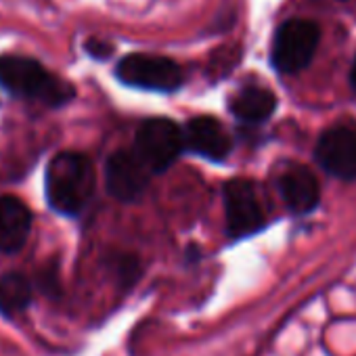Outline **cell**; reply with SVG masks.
Listing matches in <instances>:
<instances>
[{
	"label": "cell",
	"instance_id": "obj_1",
	"mask_svg": "<svg viewBox=\"0 0 356 356\" xmlns=\"http://www.w3.org/2000/svg\"><path fill=\"white\" fill-rule=\"evenodd\" d=\"M95 185V165L84 153L61 151L47 165V200L51 208L63 216H78L84 212L92 200Z\"/></svg>",
	"mask_w": 356,
	"mask_h": 356
},
{
	"label": "cell",
	"instance_id": "obj_2",
	"mask_svg": "<svg viewBox=\"0 0 356 356\" xmlns=\"http://www.w3.org/2000/svg\"><path fill=\"white\" fill-rule=\"evenodd\" d=\"M0 86L13 97L61 107L74 99V86L51 74L40 61L22 55L0 57Z\"/></svg>",
	"mask_w": 356,
	"mask_h": 356
},
{
	"label": "cell",
	"instance_id": "obj_3",
	"mask_svg": "<svg viewBox=\"0 0 356 356\" xmlns=\"http://www.w3.org/2000/svg\"><path fill=\"white\" fill-rule=\"evenodd\" d=\"M321 42V28L310 19H287L273 38L270 61L281 74H300L310 65Z\"/></svg>",
	"mask_w": 356,
	"mask_h": 356
},
{
	"label": "cell",
	"instance_id": "obj_4",
	"mask_svg": "<svg viewBox=\"0 0 356 356\" xmlns=\"http://www.w3.org/2000/svg\"><path fill=\"white\" fill-rule=\"evenodd\" d=\"M185 149L183 128L165 118H151L140 124L134 138L132 153L147 168L149 174L168 170Z\"/></svg>",
	"mask_w": 356,
	"mask_h": 356
},
{
	"label": "cell",
	"instance_id": "obj_5",
	"mask_svg": "<svg viewBox=\"0 0 356 356\" xmlns=\"http://www.w3.org/2000/svg\"><path fill=\"white\" fill-rule=\"evenodd\" d=\"M115 76L126 86L153 92H174L185 82L183 67L174 59L151 53H132L122 57L115 67Z\"/></svg>",
	"mask_w": 356,
	"mask_h": 356
},
{
	"label": "cell",
	"instance_id": "obj_6",
	"mask_svg": "<svg viewBox=\"0 0 356 356\" xmlns=\"http://www.w3.org/2000/svg\"><path fill=\"white\" fill-rule=\"evenodd\" d=\"M225 212H227V229L229 235L239 239L252 233H258L266 218L256 193V187L245 178H235L225 185Z\"/></svg>",
	"mask_w": 356,
	"mask_h": 356
},
{
	"label": "cell",
	"instance_id": "obj_7",
	"mask_svg": "<svg viewBox=\"0 0 356 356\" xmlns=\"http://www.w3.org/2000/svg\"><path fill=\"white\" fill-rule=\"evenodd\" d=\"M316 161L339 181H356V128L339 124L318 136Z\"/></svg>",
	"mask_w": 356,
	"mask_h": 356
},
{
	"label": "cell",
	"instance_id": "obj_8",
	"mask_svg": "<svg viewBox=\"0 0 356 356\" xmlns=\"http://www.w3.org/2000/svg\"><path fill=\"white\" fill-rule=\"evenodd\" d=\"M149 176L151 174L132 151H115L105 165V185L109 195L126 204L136 202L145 193Z\"/></svg>",
	"mask_w": 356,
	"mask_h": 356
},
{
	"label": "cell",
	"instance_id": "obj_9",
	"mask_svg": "<svg viewBox=\"0 0 356 356\" xmlns=\"http://www.w3.org/2000/svg\"><path fill=\"white\" fill-rule=\"evenodd\" d=\"M183 138H185V149L212 161L225 159L233 147V140L225 130V126L210 115L193 118L187 124V128H183Z\"/></svg>",
	"mask_w": 356,
	"mask_h": 356
},
{
	"label": "cell",
	"instance_id": "obj_10",
	"mask_svg": "<svg viewBox=\"0 0 356 356\" xmlns=\"http://www.w3.org/2000/svg\"><path fill=\"white\" fill-rule=\"evenodd\" d=\"M277 189L285 206L293 214H310L321 200V187L312 170L306 165H289L279 176Z\"/></svg>",
	"mask_w": 356,
	"mask_h": 356
},
{
	"label": "cell",
	"instance_id": "obj_11",
	"mask_svg": "<svg viewBox=\"0 0 356 356\" xmlns=\"http://www.w3.org/2000/svg\"><path fill=\"white\" fill-rule=\"evenodd\" d=\"M32 231V212L30 208L13 197H0V254L19 252Z\"/></svg>",
	"mask_w": 356,
	"mask_h": 356
},
{
	"label": "cell",
	"instance_id": "obj_12",
	"mask_svg": "<svg viewBox=\"0 0 356 356\" xmlns=\"http://www.w3.org/2000/svg\"><path fill=\"white\" fill-rule=\"evenodd\" d=\"M277 109V97L264 86H245L231 99V111L245 124H262Z\"/></svg>",
	"mask_w": 356,
	"mask_h": 356
},
{
	"label": "cell",
	"instance_id": "obj_13",
	"mask_svg": "<svg viewBox=\"0 0 356 356\" xmlns=\"http://www.w3.org/2000/svg\"><path fill=\"white\" fill-rule=\"evenodd\" d=\"M34 296V287L28 277L19 273H9L0 277V312L9 316L24 312Z\"/></svg>",
	"mask_w": 356,
	"mask_h": 356
},
{
	"label": "cell",
	"instance_id": "obj_14",
	"mask_svg": "<svg viewBox=\"0 0 356 356\" xmlns=\"http://www.w3.org/2000/svg\"><path fill=\"white\" fill-rule=\"evenodd\" d=\"M86 51L95 57V59H105L113 53V47L109 42H103V40H88L86 42Z\"/></svg>",
	"mask_w": 356,
	"mask_h": 356
},
{
	"label": "cell",
	"instance_id": "obj_15",
	"mask_svg": "<svg viewBox=\"0 0 356 356\" xmlns=\"http://www.w3.org/2000/svg\"><path fill=\"white\" fill-rule=\"evenodd\" d=\"M350 84H352V88H354V92H356V59H354L352 70H350Z\"/></svg>",
	"mask_w": 356,
	"mask_h": 356
}]
</instances>
